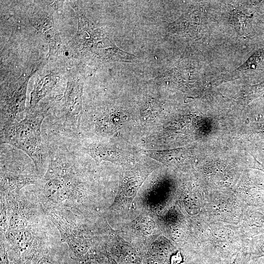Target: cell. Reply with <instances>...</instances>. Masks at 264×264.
<instances>
[{"label": "cell", "instance_id": "cell-1", "mask_svg": "<svg viewBox=\"0 0 264 264\" xmlns=\"http://www.w3.org/2000/svg\"><path fill=\"white\" fill-rule=\"evenodd\" d=\"M45 111L31 109L21 120L0 127L1 144H9L23 151L32 159L40 176L45 174L47 161L41 131Z\"/></svg>", "mask_w": 264, "mask_h": 264}, {"label": "cell", "instance_id": "cell-2", "mask_svg": "<svg viewBox=\"0 0 264 264\" xmlns=\"http://www.w3.org/2000/svg\"><path fill=\"white\" fill-rule=\"evenodd\" d=\"M49 216L60 231L62 238L67 243L71 257L76 261L84 259L89 248L86 238L74 226L55 213H50Z\"/></svg>", "mask_w": 264, "mask_h": 264}, {"label": "cell", "instance_id": "cell-3", "mask_svg": "<svg viewBox=\"0 0 264 264\" xmlns=\"http://www.w3.org/2000/svg\"><path fill=\"white\" fill-rule=\"evenodd\" d=\"M151 171V167L141 166L134 167L124 171L122 175L117 197L111 208L119 202L127 206H130L138 188Z\"/></svg>", "mask_w": 264, "mask_h": 264}, {"label": "cell", "instance_id": "cell-4", "mask_svg": "<svg viewBox=\"0 0 264 264\" xmlns=\"http://www.w3.org/2000/svg\"><path fill=\"white\" fill-rule=\"evenodd\" d=\"M82 88L71 84L65 93V126L77 131L80 126L82 113Z\"/></svg>", "mask_w": 264, "mask_h": 264}, {"label": "cell", "instance_id": "cell-5", "mask_svg": "<svg viewBox=\"0 0 264 264\" xmlns=\"http://www.w3.org/2000/svg\"><path fill=\"white\" fill-rule=\"evenodd\" d=\"M88 152L97 163L109 161L114 163H122L126 161L128 156L119 149L109 144H98L90 146Z\"/></svg>", "mask_w": 264, "mask_h": 264}, {"label": "cell", "instance_id": "cell-6", "mask_svg": "<svg viewBox=\"0 0 264 264\" xmlns=\"http://www.w3.org/2000/svg\"><path fill=\"white\" fill-rule=\"evenodd\" d=\"M154 228V221L149 218H141L135 224V229L143 235L151 234Z\"/></svg>", "mask_w": 264, "mask_h": 264}, {"label": "cell", "instance_id": "cell-7", "mask_svg": "<svg viewBox=\"0 0 264 264\" xmlns=\"http://www.w3.org/2000/svg\"><path fill=\"white\" fill-rule=\"evenodd\" d=\"M36 264H55V263L52 257L47 252L40 256Z\"/></svg>", "mask_w": 264, "mask_h": 264}, {"label": "cell", "instance_id": "cell-8", "mask_svg": "<svg viewBox=\"0 0 264 264\" xmlns=\"http://www.w3.org/2000/svg\"><path fill=\"white\" fill-rule=\"evenodd\" d=\"M76 264H97L96 262L92 259L88 255L83 260L76 261Z\"/></svg>", "mask_w": 264, "mask_h": 264}]
</instances>
